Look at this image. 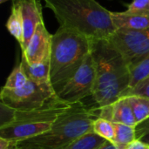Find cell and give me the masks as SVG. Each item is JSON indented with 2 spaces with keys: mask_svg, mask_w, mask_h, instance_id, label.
<instances>
[{
  "mask_svg": "<svg viewBox=\"0 0 149 149\" xmlns=\"http://www.w3.org/2000/svg\"><path fill=\"white\" fill-rule=\"evenodd\" d=\"M95 83L93 98L100 107L113 104L129 87L130 67L120 53L108 39L91 40Z\"/></svg>",
  "mask_w": 149,
  "mask_h": 149,
  "instance_id": "6da1fadb",
  "label": "cell"
},
{
  "mask_svg": "<svg viewBox=\"0 0 149 149\" xmlns=\"http://www.w3.org/2000/svg\"><path fill=\"white\" fill-rule=\"evenodd\" d=\"M61 27L72 29L90 40L108 39L116 27L111 13L96 0H43Z\"/></svg>",
  "mask_w": 149,
  "mask_h": 149,
  "instance_id": "7a4b0ae2",
  "label": "cell"
},
{
  "mask_svg": "<svg viewBox=\"0 0 149 149\" xmlns=\"http://www.w3.org/2000/svg\"><path fill=\"white\" fill-rule=\"evenodd\" d=\"M100 117V107H87L81 101L57 120L48 132L18 144L22 149H60L93 132V124Z\"/></svg>",
  "mask_w": 149,
  "mask_h": 149,
  "instance_id": "3957f363",
  "label": "cell"
},
{
  "mask_svg": "<svg viewBox=\"0 0 149 149\" xmlns=\"http://www.w3.org/2000/svg\"><path fill=\"white\" fill-rule=\"evenodd\" d=\"M90 50L91 40L86 36L59 26L52 35L50 54L51 83L55 92L77 72Z\"/></svg>",
  "mask_w": 149,
  "mask_h": 149,
  "instance_id": "277c9868",
  "label": "cell"
},
{
  "mask_svg": "<svg viewBox=\"0 0 149 149\" xmlns=\"http://www.w3.org/2000/svg\"><path fill=\"white\" fill-rule=\"evenodd\" d=\"M52 84H38L31 79L15 90L3 88L0 93L1 105L10 110H31L40 107L56 97Z\"/></svg>",
  "mask_w": 149,
  "mask_h": 149,
  "instance_id": "5b68a950",
  "label": "cell"
},
{
  "mask_svg": "<svg viewBox=\"0 0 149 149\" xmlns=\"http://www.w3.org/2000/svg\"><path fill=\"white\" fill-rule=\"evenodd\" d=\"M95 83V67L91 52L86 57L77 72L56 92L57 96L66 102L77 103L93 96Z\"/></svg>",
  "mask_w": 149,
  "mask_h": 149,
  "instance_id": "8992f818",
  "label": "cell"
},
{
  "mask_svg": "<svg viewBox=\"0 0 149 149\" xmlns=\"http://www.w3.org/2000/svg\"><path fill=\"white\" fill-rule=\"evenodd\" d=\"M108 40L123 55L130 70L149 54V28L116 30Z\"/></svg>",
  "mask_w": 149,
  "mask_h": 149,
  "instance_id": "52a82bcc",
  "label": "cell"
},
{
  "mask_svg": "<svg viewBox=\"0 0 149 149\" xmlns=\"http://www.w3.org/2000/svg\"><path fill=\"white\" fill-rule=\"evenodd\" d=\"M81 102V101H80ZM79 102L70 103L60 100L58 96L50 100L44 106L31 110H10V118L2 122L16 123H52L58 120L65 113L72 110ZM2 106V105H1ZM6 108V107H5Z\"/></svg>",
  "mask_w": 149,
  "mask_h": 149,
  "instance_id": "ba28073f",
  "label": "cell"
},
{
  "mask_svg": "<svg viewBox=\"0 0 149 149\" xmlns=\"http://www.w3.org/2000/svg\"><path fill=\"white\" fill-rule=\"evenodd\" d=\"M52 35L47 31L44 23L38 25L26 48L22 51V58L31 65L50 59Z\"/></svg>",
  "mask_w": 149,
  "mask_h": 149,
  "instance_id": "9c48e42d",
  "label": "cell"
},
{
  "mask_svg": "<svg viewBox=\"0 0 149 149\" xmlns=\"http://www.w3.org/2000/svg\"><path fill=\"white\" fill-rule=\"evenodd\" d=\"M52 125V123L4 122L0 127V137L19 143L48 132Z\"/></svg>",
  "mask_w": 149,
  "mask_h": 149,
  "instance_id": "30bf717a",
  "label": "cell"
},
{
  "mask_svg": "<svg viewBox=\"0 0 149 149\" xmlns=\"http://www.w3.org/2000/svg\"><path fill=\"white\" fill-rule=\"evenodd\" d=\"M24 21V43L21 50L24 51L38 25L43 21L42 5L38 0H19Z\"/></svg>",
  "mask_w": 149,
  "mask_h": 149,
  "instance_id": "8fae6325",
  "label": "cell"
},
{
  "mask_svg": "<svg viewBox=\"0 0 149 149\" xmlns=\"http://www.w3.org/2000/svg\"><path fill=\"white\" fill-rule=\"evenodd\" d=\"M112 20L117 30H145L149 28V13L126 14L123 12H112Z\"/></svg>",
  "mask_w": 149,
  "mask_h": 149,
  "instance_id": "7c38bea8",
  "label": "cell"
},
{
  "mask_svg": "<svg viewBox=\"0 0 149 149\" xmlns=\"http://www.w3.org/2000/svg\"><path fill=\"white\" fill-rule=\"evenodd\" d=\"M113 123H120L135 127L137 122L128 97H121L113 104Z\"/></svg>",
  "mask_w": 149,
  "mask_h": 149,
  "instance_id": "4fadbf2b",
  "label": "cell"
},
{
  "mask_svg": "<svg viewBox=\"0 0 149 149\" xmlns=\"http://www.w3.org/2000/svg\"><path fill=\"white\" fill-rule=\"evenodd\" d=\"M6 29L21 47L24 43V21L19 0H12L11 11L6 23Z\"/></svg>",
  "mask_w": 149,
  "mask_h": 149,
  "instance_id": "5bb4252c",
  "label": "cell"
},
{
  "mask_svg": "<svg viewBox=\"0 0 149 149\" xmlns=\"http://www.w3.org/2000/svg\"><path fill=\"white\" fill-rule=\"evenodd\" d=\"M20 64L22 65L29 79L38 84H52L50 59L38 64L31 65L22 58Z\"/></svg>",
  "mask_w": 149,
  "mask_h": 149,
  "instance_id": "9a60e30c",
  "label": "cell"
},
{
  "mask_svg": "<svg viewBox=\"0 0 149 149\" xmlns=\"http://www.w3.org/2000/svg\"><path fill=\"white\" fill-rule=\"evenodd\" d=\"M115 136L112 141L117 149H127V147L136 140L135 127L120 123H113Z\"/></svg>",
  "mask_w": 149,
  "mask_h": 149,
  "instance_id": "2e32d148",
  "label": "cell"
},
{
  "mask_svg": "<svg viewBox=\"0 0 149 149\" xmlns=\"http://www.w3.org/2000/svg\"><path fill=\"white\" fill-rule=\"evenodd\" d=\"M107 140L96 134L93 131L87 133L60 149H97Z\"/></svg>",
  "mask_w": 149,
  "mask_h": 149,
  "instance_id": "e0dca14e",
  "label": "cell"
},
{
  "mask_svg": "<svg viewBox=\"0 0 149 149\" xmlns=\"http://www.w3.org/2000/svg\"><path fill=\"white\" fill-rule=\"evenodd\" d=\"M127 97H128L137 125L148 119L149 99L137 95H131Z\"/></svg>",
  "mask_w": 149,
  "mask_h": 149,
  "instance_id": "ac0fdd59",
  "label": "cell"
},
{
  "mask_svg": "<svg viewBox=\"0 0 149 149\" xmlns=\"http://www.w3.org/2000/svg\"><path fill=\"white\" fill-rule=\"evenodd\" d=\"M28 81H29V78L25 73L22 65L19 63V65H17L12 70L9 77L7 78L3 88L10 89V90L19 89L24 86L28 83Z\"/></svg>",
  "mask_w": 149,
  "mask_h": 149,
  "instance_id": "d6986e66",
  "label": "cell"
},
{
  "mask_svg": "<svg viewBox=\"0 0 149 149\" xmlns=\"http://www.w3.org/2000/svg\"><path fill=\"white\" fill-rule=\"evenodd\" d=\"M149 76V54L131 69L130 84L127 90L134 87L138 83ZM126 91V92H127Z\"/></svg>",
  "mask_w": 149,
  "mask_h": 149,
  "instance_id": "ffe728a7",
  "label": "cell"
},
{
  "mask_svg": "<svg viewBox=\"0 0 149 149\" xmlns=\"http://www.w3.org/2000/svg\"><path fill=\"white\" fill-rule=\"evenodd\" d=\"M93 132L103 139L113 141L115 136V128L113 122L102 118H98L93 124Z\"/></svg>",
  "mask_w": 149,
  "mask_h": 149,
  "instance_id": "44dd1931",
  "label": "cell"
},
{
  "mask_svg": "<svg viewBox=\"0 0 149 149\" xmlns=\"http://www.w3.org/2000/svg\"><path fill=\"white\" fill-rule=\"evenodd\" d=\"M124 12L130 15L149 13V0H133Z\"/></svg>",
  "mask_w": 149,
  "mask_h": 149,
  "instance_id": "7402d4cb",
  "label": "cell"
},
{
  "mask_svg": "<svg viewBox=\"0 0 149 149\" xmlns=\"http://www.w3.org/2000/svg\"><path fill=\"white\" fill-rule=\"evenodd\" d=\"M137 95L149 99V76L138 83L134 87L127 90L122 97Z\"/></svg>",
  "mask_w": 149,
  "mask_h": 149,
  "instance_id": "603a6c76",
  "label": "cell"
},
{
  "mask_svg": "<svg viewBox=\"0 0 149 149\" xmlns=\"http://www.w3.org/2000/svg\"><path fill=\"white\" fill-rule=\"evenodd\" d=\"M136 140L149 145V118L135 127Z\"/></svg>",
  "mask_w": 149,
  "mask_h": 149,
  "instance_id": "cb8c5ba5",
  "label": "cell"
},
{
  "mask_svg": "<svg viewBox=\"0 0 149 149\" xmlns=\"http://www.w3.org/2000/svg\"><path fill=\"white\" fill-rule=\"evenodd\" d=\"M127 149H149V145L139 140H135L127 147Z\"/></svg>",
  "mask_w": 149,
  "mask_h": 149,
  "instance_id": "d4e9b609",
  "label": "cell"
},
{
  "mask_svg": "<svg viewBox=\"0 0 149 149\" xmlns=\"http://www.w3.org/2000/svg\"><path fill=\"white\" fill-rule=\"evenodd\" d=\"M11 145V141L0 137V149H9V148Z\"/></svg>",
  "mask_w": 149,
  "mask_h": 149,
  "instance_id": "484cf974",
  "label": "cell"
},
{
  "mask_svg": "<svg viewBox=\"0 0 149 149\" xmlns=\"http://www.w3.org/2000/svg\"><path fill=\"white\" fill-rule=\"evenodd\" d=\"M7 1H9V0H0V3H5V2H7Z\"/></svg>",
  "mask_w": 149,
  "mask_h": 149,
  "instance_id": "4316f807",
  "label": "cell"
}]
</instances>
